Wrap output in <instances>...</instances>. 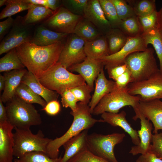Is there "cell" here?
<instances>
[{"label":"cell","instance_id":"obj_1","mask_svg":"<svg viewBox=\"0 0 162 162\" xmlns=\"http://www.w3.org/2000/svg\"><path fill=\"white\" fill-rule=\"evenodd\" d=\"M65 41L46 46L28 42L15 49L28 70L38 79L58 62Z\"/></svg>","mask_w":162,"mask_h":162},{"label":"cell","instance_id":"obj_2","mask_svg":"<svg viewBox=\"0 0 162 162\" xmlns=\"http://www.w3.org/2000/svg\"><path fill=\"white\" fill-rule=\"evenodd\" d=\"M70 114L73 120L69 128L61 136L52 139L47 146L46 154L51 158H58L60 148L68 140L82 131L88 130L97 122H104L102 119L93 118L88 104L81 102L77 103L76 110L71 111Z\"/></svg>","mask_w":162,"mask_h":162},{"label":"cell","instance_id":"obj_3","mask_svg":"<svg viewBox=\"0 0 162 162\" xmlns=\"http://www.w3.org/2000/svg\"><path fill=\"white\" fill-rule=\"evenodd\" d=\"M7 121L14 128L30 129L32 126L40 124V114L32 104L25 102L17 96L6 104Z\"/></svg>","mask_w":162,"mask_h":162},{"label":"cell","instance_id":"obj_4","mask_svg":"<svg viewBox=\"0 0 162 162\" xmlns=\"http://www.w3.org/2000/svg\"><path fill=\"white\" fill-rule=\"evenodd\" d=\"M38 79L46 88L60 94L66 89L86 83L85 80L80 74L72 73L58 62Z\"/></svg>","mask_w":162,"mask_h":162},{"label":"cell","instance_id":"obj_5","mask_svg":"<svg viewBox=\"0 0 162 162\" xmlns=\"http://www.w3.org/2000/svg\"><path fill=\"white\" fill-rule=\"evenodd\" d=\"M125 63L130 73L132 82L147 79L160 70L152 48L132 53L126 58Z\"/></svg>","mask_w":162,"mask_h":162},{"label":"cell","instance_id":"obj_6","mask_svg":"<svg viewBox=\"0 0 162 162\" xmlns=\"http://www.w3.org/2000/svg\"><path fill=\"white\" fill-rule=\"evenodd\" d=\"M14 129V156L19 158L27 153L34 152L46 154L47 146L52 139L45 137L41 130H39L37 134H34L30 129Z\"/></svg>","mask_w":162,"mask_h":162},{"label":"cell","instance_id":"obj_7","mask_svg":"<svg viewBox=\"0 0 162 162\" xmlns=\"http://www.w3.org/2000/svg\"><path fill=\"white\" fill-rule=\"evenodd\" d=\"M125 136L124 133H114L107 135L93 133L88 135V149L93 154L110 162H118L114 153L116 145L122 142Z\"/></svg>","mask_w":162,"mask_h":162},{"label":"cell","instance_id":"obj_8","mask_svg":"<svg viewBox=\"0 0 162 162\" xmlns=\"http://www.w3.org/2000/svg\"><path fill=\"white\" fill-rule=\"evenodd\" d=\"M140 101L139 96L130 94L128 88L119 90L115 88L102 98L92 114L98 115L106 112L118 113L120 110L126 106H131L134 109L138 106Z\"/></svg>","mask_w":162,"mask_h":162},{"label":"cell","instance_id":"obj_9","mask_svg":"<svg viewBox=\"0 0 162 162\" xmlns=\"http://www.w3.org/2000/svg\"><path fill=\"white\" fill-rule=\"evenodd\" d=\"M35 26L25 23L23 17L17 16L13 26L0 43V55L7 53L24 43L30 42Z\"/></svg>","mask_w":162,"mask_h":162},{"label":"cell","instance_id":"obj_10","mask_svg":"<svg viewBox=\"0 0 162 162\" xmlns=\"http://www.w3.org/2000/svg\"><path fill=\"white\" fill-rule=\"evenodd\" d=\"M128 92L139 96L141 101L162 99V72L160 70L147 79L130 83Z\"/></svg>","mask_w":162,"mask_h":162},{"label":"cell","instance_id":"obj_11","mask_svg":"<svg viewBox=\"0 0 162 162\" xmlns=\"http://www.w3.org/2000/svg\"><path fill=\"white\" fill-rule=\"evenodd\" d=\"M82 17L62 6L40 25L55 32L69 34H74L77 24Z\"/></svg>","mask_w":162,"mask_h":162},{"label":"cell","instance_id":"obj_12","mask_svg":"<svg viewBox=\"0 0 162 162\" xmlns=\"http://www.w3.org/2000/svg\"><path fill=\"white\" fill-rule=\"evenodd\" d=\"M85 42L74 34H69L57 62L68 69L83 61L87 57L84 49Z\"/></svg>","mask_w":162,"mask_h":162},{"label":"cell","instance_id":"obj_13","mask_svg":"<svg viewBox=\"0 0 162 162\" xmlns=\"http://www.w3.org/2000/svg\"><path fill=\"white\" fill-rule=\"evenodd\" d=\"M148 48V45L141 35L129 37L124 45L119 51L104 57L100 60L105 67L122 64L125 63L126 58L130 54L144 51Z\"/></svg>","mask_w":162,"mask_h":162},{"label":"cell","instance_id":"obj_14","mask_svg":"<svg viewBox=\"0 0 162 162\" xmlns=\"http://www.w3.org/2000/svg\"><path fill=\"white\" fill-rule=\"evenodd\" d=\"M135 115L133 117L134 120H140V128L137 131L140 142L137 146H132L129 153L133 156L139 154H143L149 151L152 143L153 134V124L142 114L137 106L133 109Z\"/></svg>","mask_w":162,"mask_h":162},{"label":"cell","instance_id":"obj_15","mask_svg":"<svg viewBox=\"0 0 162 162\" xmlns=\"http://www.w3.org/2000/svg\"><path fill=\"white\" fill-rule=\"evenodd\" d=\"M104 66L100 60L87 57L82 62L74 64L67 69L71 72L79 73L87 84L93 90L94 82Z\"/></svg>","mask_w":162,"mask_h":162},{"label":"cell","instance_id":"obj_16","mask_svg":"<svg viewBox=\"0 0 162 162\" xmlns=\"http://www.w3.org/2000/svg\"><path fill=\"white\" fill-rule=\"evenodd\" d=\"M83 17L92 23L100 32H105V34L112 28L105 17L99 0H88L84 10Z\"/></svg>","mask_w":162,"mask_h":162},{"label":"cell","instance_id":"obj_17","mask_svg":"<svg viewBox=\"0 0 162 162\" xmlns=\"http://www.w3.org/2000/svg\"><path fill=\"white\" fill-rule=\"evenodd\" d=\"M138 108L142 115L152 122L154 126V134L162 130V101L160 99L140 101Z\"/></svg>","mask_w":162,"mask_h":162},{"label":"cell","instance_id":"obj_18","mask_svg":"<svg viewBox=\"0 0 162 162\" xmlns=\"http://www.w3.org/2000/svg\"><path fill=\"white\" fill-rule=\"evenodd\" d=\"M14 128L8 121L0 123V162H14Z\"/></svg>","mask_w":162,"mask_h":162},{"label":"cell","instance_id":"obj_19","mask_svg":"<svg viewBox=\"0 0 162 162\" xmlns=\"http://www.w3.org/2000/svg\"><path fill=\"white\" fill-rule=\"evenodd\" d=\"M68 35L55 32L39 24L35 26L30 42L38 46H48L58 42L65 41Z\"/></svg>","mask_w":162,"mask_h":162},{"label":"cell","instance_id":"obj_20","mask_svg":"<svg viewBox=\"0 0 162 162\" xmlns=\"http://www.w3.org/2000/svg\"><path fill=\"white\" fill-rule=\"evenodd\" d=\"M126 113L124 110L119 113H113L104 112L101 114L102 119L112 126H118L122 128L130 136L135 146L138 145L140 142L137 131L134 129L126 118Z\"/></svg>","mask_w":162,"mask_h":162},{"label":"cell","instance_id":"obj_21","mask_svg":"<svg viewBox=\"0 0 162 162\" xmlns=\"http://www.w3.org/2000/svg\"><path fill=\"white\" fill-rule=\"evenodd\" d=\"M115 86L114 81L107 79L103 68L95 80L94 92L88 104L92 114L102 98L115 89Z\"/></svg>","mask_w":162,"mask_h":162},{"label":"cell","instance_id":"obj_22","mask_svg":"<svg viewBox=\"0 0 162 162\" xmlns=\"http://www.w3.org/2000/svg\"><path fill=\"white\" fill-rule=\"evenodd\" d=\"M27 71L25 68L4 73L5 85L0 99L3 103L6 104L14 97L16 89L21 83L23 76Z\"/></svg>","mask_w":162,"mask_h":162},{"label":"cell","instance_id":"obj_23","mask_svg":"<svg viewBox=\"0 0 162 162\" xmlns=\"http://www.w3.org/2000/svg\"><path fill=\"white\" fill-rule=\"evenodd\" d=\"M88 131V129L82 131L63 144V146L65 152L59 162H68L78 153L87 148V139Z\"/></svg>","mask_w":162,"mask_h":162},{"label":"cell","instance_id":"obj_24","mask_svg":"<svg viewBox=\"0 0 162 162\" xmlns=\"http://www.w3.org/2000/svg\"><path fill=\"white\" fill-rule=\"evenodd\" d=\"M21 82L28 86L35 93L42 97L47 103L56 100L59 94L43 85L37 77L28 70L22 77Z\"/></svg>","mask_w":162,"mask_h":162},{"label":"cell","instance_id":"obj_25","mask_svg":"<svg viewBox=\"0 0 162 162\" xmlns=\"http://www.w3.org/2000/svg\"><path fill=\"white\" fill-rule=\"evenodd\" d=\"M84 49L86 56L100 60L110 55L106 37L103 34L91 40L85 42Z\"/></svg>","mask_w":162,"mask_h":162},{"label":"cell","instance_id":"obj_26","mask_svg":"<svg viewBox=\"0 0 162 162\" xmlns=\"http://www.w3.org/2000/svg\"><path fill=\"white\" fill-rule=\"evenodd\" d=\"M55 12L44 6L31 4L27 14L23 17V20L27 25L40 24L52 16Z\"/></svg>","mask_w":162,"mask_h":162},{"label":"cell","instance_id":"obj_27","mask_svg":"<svg viewBox=\"0 0 162 162\" xmlns=\"http://www.w3.org/2000/svg\"><path fill=\"white\" fill-rule=\"evenodd\" d=\"M74 34L86 42L93 40L103 34L92 23L83 17L77 24Z\"/></svg>","mask_w":162,"mask_h":162},{"label":"cell","instance_id":"obj_28","mask_svg":"<svg viewBox=\"0 0 162 162\" xmlns=\"http://www.w3.org/2000/svg\"><path fill=\"white\" fill-rule=\"evenodd\" d=\"M15 48L13 49L0 59V72H5L25 69Z\"/></svg>","mask_w":162,"mask_h":162},{"label":"cell","instance_id":"obj_29","mask_svg":"<svg viewBox=\"0 0 162 162\" xmlns=\"http://www.w3.org/2000/svg\"><path fill=\"white\" fill-rule=\"evenodd\" d=\"M110 55L119 51L126 44L128 37L119 28H112L106 34Z\"/></svg>","mask_w":162,"mask_h":162},{"label":"cell","instance_id":"obj_30","mask_svg":"<svg viewBox=\"0 0 162 162\" xmlns=\"http://www.w3.org/2000/svg\"><path fill=\"white\" fill-rule=\"evenodd\" d=\"M141 36L146 44H152L154 49L160 63V70L162 72V37L157 28L143 33Z\"/></svg>","mask_w":162,"mask_h":162},{"label":"cell","instance_id":"obj_31","mask_svg":"<svg viewBox=\"0 0 162 162\" xmlns=\"http://www.w3.org/2000/svg\"><path fill=\"white\" fill-rule=\"evenodd\" d=\"M15 95L26 103L38 104L43 108L47 104L40 96L35 93L27 85L21 82L16 89Z\"/></svg>","mask_w":162,"mask_h":162},{"label":"cell","instance_id":"obj_32","mask_svg":"<svg viewBox=\"0 0 162 162\" xmlns=\"http://www.w3.org/2000/svg\"><path fill=\"white\" fill-rule=\"evenodd\" d=\"M31 4L27 0H7L6 7L0 14V19L11 16L17 13L28 9Z\"/></svg>","mask_w":162,"mask_h":162},{"label":"cell","instance_id":"obj_33","mask_svg":"<svg viewBox=\"0 0 162 162\" xmlns=\"http://www.w3.org/2000/svg\"><path fill=\"white\" fill-rule=\"evenodd\" d=\"M128 37L141 35L137 16H132L122 20L118 28Z\"/></svg>","mask_w":162,"mask_h":162},{"label":"cell","instance_id":"obj_34","mask_svg":"<svg viewBox=\"0 0 162 162\" xmlns=\"http://www.w3.org/2000/svg\"><path fill=\"white\" fill-rule=\"evenodd\" d=\"M106 17L112 28H118L121 22L119 18L113 4L111 0H99Z\"/></svg>","mask_w":162,"mask_h":162},{"label":"cell","instance_id":"obj_35","mask_svg":"<svg viewBox=\"0 0 162 162\" xmlns=\"http://www.w3.org/2000/svg\"><path fill=\"white\" fill-rule=\"evenodd\" d=\"M130 5L133 8L137 16H143L149 15L156 11V2L154 0L132 1Z\"/></svg>","mask_w":162,"mask_h":162},{"label":"cell","instance_id":"obj_36","mask_svg":"<svg viewBox=\"0 0 162 162\" xmlns=\"http://www.w3.org/2000/svg\"><path fill=\"white\" fill-rule=\"evenodd\" d=\"M61 156L53 159L46 153L40 152H34L27 153L23 156L14 159V162H59Z\"/></svg>","mask_w":162,"mask_h":162},{"label":"cell","instance_id":"obj_37","mask_svg":"<svg viewBox=\"0 0 162 162\" xmlns=\"http://www.w3.org/2000/svg\"><path fill=\"white\" fill-rule=\"evenodd\" d=\"M116 8L118 16L122 21L136 16L132 7L123 0H111Z\"/></svg>","mask_w":162,"mask_h":162},{"label":"cell","instance_id":"obj_38","mask_svg":"<svg viewBox=\"0 0 162 162\" xmlns=\"http://www.w3.org/2000/svg\"><path fill=\"white\" fill-rule=\"evenodd\" d=\"M68 162H110L95 155L86 148L78 153Z\"/></svg>","mask_w":162,"mask_h":162},{"label":"cell","instance_id":"obj_39","mask_svg":"<svg viewBox=\"0 0 162 162\" xmlns=\"http://www.w3.org/2000/svg\"><path fill=\"white\" fill-rule=\"evenodd\" d=\"M157 13L156 10L146 16H137L142 34L157 28Z\"/></svg>","mask_w":162,"mask_h":162},{"label":"cell","instance_id":"obj_40","mask_svg":"<svg viewBox=\"0 0 162 162\" xmlns=\"http://www.w3.org/2000/svg\"><path fill=\"white\" fill-rule=\"evenodd\" d=\"M70 89L78 101L89 104L92 97L90 93L93 90L86 83Z\"/></svg>","mask_w":162,"mask_h":162},{"label":"cell","instance_id":"obj_41","mask_svg":"<svg viewBox=\"0 0 162 162\" xmlns=\"http://www.w3.org/2000/svg\"><path fill=\"white\" fill-rule=\"evenodd\" d=\"M60 95L63 106L70 108L71 111H75L78 101L70 89H66Z\"/></svg>","mask_w":162,"mask_h":162},{"label":"cell","instance_id":"obj_42","mask_svg":"<svg viewBox=\"0 0 162 162\" xmlns=\"http://www.w3.org/2000/svg\"><path fill=\"white\" fill-rule=\"evenodd\" d=\"M150 152L162 160V132L153 134Z\"/></svg>","mask_w":162,"mask_h":162},{"label":"cell","instance_id":"obj_43","mask_svg":"<svg viewBox=\"0 0 162 162\" xmlns=\"http://www.w3.org/2000/svg\"><path fill=\"white\" fill-rule=\"evenodd\" d=\"M88 0H63L62 6L70 11L72 10L82 13L86 7Z\"/></svg>","mask_w":162,"mask_h":162},{"label":"cell","instance_id":"obj_44","mask_svg":"<svg viewBox=\"0 0 162 162\" xmlns=\"http://www.w3.org/2000/svg\"><path fill=\"white\" fill-rule=\"evenodd\" d=\"M115 88L119 90L128 88V85L132 82V78L128 68L122 75L118 77L114 81Z\"/></svg>","mask_w":162,"mask_h":162},{"label":"cell","instance_id":"obj_45","mask_svg":"<svg viewBox=\"0 0 162 162\" xmlns=\"http://www.w3.org/2000/svg\"><path fill=\"white\" fill-rule=\"evenodd\" d=\"M105 68L107 70L109 77L114 81L128 69L125 63L118 65L106 67Z\"/></svg>","mask_w":162,"mask_h":162},{"label":"cell","instance_id":"obj_46","mask_svg":"<svg viewBox=\"0 0 162 162\" xmlns=\"http://www.w3.org/2000/svg\"><path fill=\"white\" fill-rule=\"evenodd\" d=\"M14 19L11 16L0 22V40L2 41L12 28Z\"/></svg>","mask_w":162,"mask_h":162},{"label":"cell","instance_id":"obj_47","mask_svg":"<svg viewBox=\"0 0 162 162\" xmlns=\"http://www.w3.org/2000/svg\"><path fill=\"white\" fill-rule=\"evenodd\" d=\"M61 109L60 105L59 102L56 100H54L47 103L46 106L43 108L48 115L55 116L58 114Z\"/></svg>","mask_w":162,"mask_h":162},{"label":"cell","instance_id":"obj_48","mask_svg":"<svg viewBox=\"0 0 162 162\" xmlns=\"http://www.w3.org/2000/svg\"><path fill=\"white\" fill-rule=\"evenodd\" d=\"M136 162H162V160L150 152L141 154L136 160Z\"/></svg>","mask_w":162,"mask_h":162},{"label":"cell","instance_id":"obj_49","mask_svg":"<svg viewBox=\"0 0 162 162\" xmlns=\"http://www.w3.org/2000/svg\"><path fill=\"white\" fill-rule=\"evenodd\" d=\"M7 117L5 106L3 104V103L0 99V123L7 122Z\"/></svg>","mask_w":162,"mask_h":162},{"label":"cell","instance_id":"obj_50","mask_svg":"<svg viewBox=\"0 0 162 162\" xmlns=\"http://www.w3.org/2000/svg\"><path fill=\"white\" fill-rule=\"evenodd\" d=\"M157 28L162 37V7L158 11Z\"/></svg>","mask_w":162,"mask_h":162},{"label":"cell","instance_id":"obj_51","mask_svg":"<svg viewBox=\"0 0 162 162\" xmlns=\"http://www.w3.org/2000/svg\"><path fill=\"white\" fill-rule=\"evenodd\" d=\"M27 1L31 4L41 5L48 8L47 0H27Z\"/></svg>","mask_w":162,"mask_h":162},{"label":"cell","instance_id":"obj_52","mask_svg":"<svg viewBox=\"0 0 162 162\" xmlns=\"http://www.w3.org/2000/svg\"><path fill=\"white\" fill-rule=\"evenodd\" d=\"M5 85V77L1 74L0 75V92L4 89Z\"/></svg>","mask_w":162,"mask_h":162},{"label":"cell","instance_id":"obj_53","mask_svg":"<svg viewBox=\"0 0 162 162\" xmlns=\"http://www.w3.org/2000/svg\"><path fill=\"white\" fill-rule=\"evenodd\" d=\"M7 0H0V7L5 5Z\"/></svg>","mask_w":162,"mask_h":162}]
</instances>
